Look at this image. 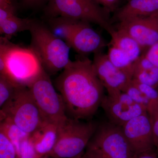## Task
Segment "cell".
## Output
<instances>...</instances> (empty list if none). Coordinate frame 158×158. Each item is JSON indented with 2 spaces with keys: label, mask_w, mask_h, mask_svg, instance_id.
<instances>
[{
  "label": "cell",
  "mask_w": 158,
  "mask_h": 158,
  "mask_svg": "<svg viewBox=\"0 0 158 158\" xmlns=\"http://www.w3.org/2000/svg\"><path fill=\"white\" fill-rule=\"evenodd\" d=\"M55 85L64 102L67 116L75 119L92 118L105 96L93 61L86 56L71 61L55 80Z\"/></svg>",
  "instance_id": "1"
},
{
  "label": "cell",
  "mask_w": 158,
  "mask_h": 158,
  "mask_svg": "<svg viewBox=\"0 0 158 158\" xmlns=\"http://www.w3.org/2000/svg\"><path fill=\"white\" fill-rule=\"evenodd\" d=\"M40 60L31 48L14 44L0 38V75L17 86L27 87L44 70Z\"/></svg>",
  "instance_id": "2"
},
{
  "label": "cell",
  "mask_w": 158,
  "mask_h": 158,
  "mask_svg": "<svg viewBox=\"0 0 158 158\" xmlns=\"http://www.w3.org/2000/svg\"><path fill=\"white\" fill-rule=\"evenodd\" d=\"M49 28L80 56L103 51L108 46L90 23L63 17L48 19Z\"/></svg>",
  "instance_id": "3"
},
{
  "label": "cell",
  "mask_w": 158,
  "mask_h": 158,
  "mask_svg": "<svg viewBox=\"0 0 158 158\" xmlns=\"http://www.w3.org/2000/svg\"><path fill=\"white\" fill-rule=\"evenodd\" d=\"M30 47L39 58L49 75L62 71L69 64L70 48L42 23L36 21L30 30Z\"/></svg>",
  "instance_id": "4"
},
{
  "label": "cell",
  "mask_w": 158,
  "mask_h": 158,
  "mask_svg": "<svg viewBox=\"0 0 158 158\" xmlns=\"http://www.w3.org/2000/svg\"><path fill=\"white\" fill-rule=\"evenodd\" d=\"M98 123L68 117L59 126L56 145L50 154L52 158H73L85 152Z\"/></svg>",
  "instance_id": "5"
},
{
  "label": "cell",
  "mask_w": 158,
  "mask_h": 158,
  "mask_svg": "<svg viewBox=\"0 0 158 158\" xmlns=\"http://www.w3.org/2000/svg\"><path fill=\"white\" fill-rule=\"evenodd\" d=\"M132 154L121 127L108 121L98 124L84 156L85 158H131Z\"/></svg>",
  "instance_id": "6"
},
{
  "label": "cell",
  "mask_w": 158,
  "mask_h": 158,
  "mask_svg": "<svg viewBox=\"0 0 158 158\" xmlns=\"http://www.w3.org/2000/svg\"><path fill=\"white\" fill-rule=\"evenodd\" d=\"M45 13L48 19L61 16L93 23L108 33L114 28L108 12L95 0H49Z\"/></svg>",
  "instance_id": "7"
},
{
  "label": "cell",
  "mask_w": 158,
  "mask_h": 158,
  "mask_svg": "<svg viewBox=\"0 0 158 158\" xmlns=\"http://www.w3.org/2000/svg\"><path fill=\"white\" fill-rule=\"evenodd\" d=\"M0 113L1 121L9 118L20 128L31 135L44 121L27 86H18L14 96L1 109Z\"/></svg>",
  "instance_id": "8"
},
{
  "label": "cell",
  "mask_w": 158,
  "mask_h": 158,
  "mask_svg": "<svg viewBox=\"0 0 158 158\" xmlns=\"http://www.w3.org/2000/svg\"><path fill=\"white\" fill-rule=\"evenodd\" d=\"M27 87L44 121L60 124L68 118L62 97L44 69Z\"/></svg>",
  "instance_id": "9"
},
{
  "label": "cell",
  "mask_w": 158,
  "mask_h": 158,
  "mask_svg": "<svg viewBox=\"0 0 158 158\" xmlns=\"http://www.w3.org/2000/svg\"><path fill=\"white\" fill-rule=\"evenodd\" d=\"M101 106L109 121L122 127L127 122L148 112L147 109L138 104L124 92L115 96H105Z\"/></svg>",
  "instance_id": "10"
},
{
  "label": "cell",
  "mask_w": 158,
  "mask_h": 158,
  "mask_svg": "<svg viewBox=\"0 0 158 158\" xmlns=\"http://www.w3.org/2000/svg\"><path fill=\"white\" fill-rule=\"evenodd\" d=\"M115 28L135 40L144 52L158 42V14L123 20L118 22Z\"/></svg>",
  "instance_id": "11"
},
{
  "label": "cell",
  "mask_w": 158,
  "mask_h": 158,
  "mask_svg": "<svg viewBox=\"0 0 158 158\" xmlns=\"http://www.w3.org/2000/svg\"><path fill=\"white\" fill-rule=\"evenodd\" d=\"M121 127L133 153L155 149L148 112L131 119Z\"/></svg>",
  "instance_id": "12"
},
{
  "label": "cell",
  "mask_w": 158,
  "mask_h": 158,
  "mask_svg": "<svg viewBox=\"0 0 158 158\" xmlns=\"http://www.w3.org/2000/svg\"><path fill=\"white\" fill-rule=\"evenodd\" d=\"M92 61L97 75L109 96H115L123 92L132 79L116 68L103 51L94 54Z\"/></svg>",
  "instance_id": "13"
},
{
  "label": "cell",
  "mask_w": 158,
  "mask_h": 158,
  "mask_svg": "<svg viewBox=\"0 0 158 158\" xmlns=\"http://www.w3.org/2000/svg\"><path fill=\"white\" fill-rule=\"evenodd\" d=\"M58 123L44 121L31 134V142L37 152L42 156H49L53 149L59 135Z\"/></svg>",
  "instance_id": "14"
},
{
  "label": "cell",
  "mask_w": 158,
  "mask_h": 158,
  "mask_svg": "<svg viewBox=\"0 0 158 158\" xmlns=\"http://www.w3.org/2000/svg\"><path fill=\"white\" fill-rule=\"evenodd\" d=\"M118 22L131 18L145 17L158 14V0H128L116 11Z\"/></svg>",
  "instance_id": "15"
},
{
  "label": "cell",
  "mask_w": 158,
  "mask_h": 158,
  "mask_svg": "<svg viewBox=\"0 0 158 158\" xmlns=\"http://www.w3.org/2000/svg\"><path fill=\"white\" fill-rule=\"evenodd\" d=\"M111 40L109 45L119 48L135 62L144 53L142 48L137 41L124 31L114 27L109 33Z\"/></svg>",
  "instance_id": "16"
},
{
  "label": "cell",
  "mask_w": 158,
  "mask_h": 158,
  "mask_svg": "<svg viewBox=\"0 0 158 158\" xmlns=\"http://www.w3.org/2000/svg\"><path fill=\"white\" fill-rule=\"evenodd\" d=\"M133 79L158 89V68L146 58L144 53L135 62Z\"/></svg>",
  "instance_id": "17"
},
{
  "label": "cell",
  "mask_w": 158,
  "mask_h": 158,
  "mask_svg": "<svg viewBox=\"0 0 158 158\" xmlns=\"http://www.w3.org/2000/svg\"><path fill=\"white\" fill-rule=\"evenodd\" d=\"M36 21L32 19L20 18L16 15H14L0 23V33L10 40L17 33L30 31Z\"/></svg>",
  "instance_id": "18"
},
{
  "label": "cell",
  "mask_w": 158,
  "mask_h": 158,
  "mask_svg": "<svg viewBox=\"0 0 158 158\" xmlns=\"http://www.w3.org/2000/svg\"><path fill=\"white\" fill-rule=\"evenodd\" d=\"M107 55L110 62L125 73L133 79L135 69V62L130 57L119 48L114 46L109 45Z\"/></svg>",
  "instance_id": "19"
},
{
  "label": "cell",
  "mask_w": 158,
  "mask_h": 158,
  "mask_svg": "<svg viewBox=\"0 0 158 158\" xmlns=\"http://www.w3.org/2000/svg\"><path fill=\"white\" fill-rule=\"evenodd\" d=\"M0 131L2 132L10 139L16 149L21 141L31 136V135L18 127L9 118H5L1 121Z\"/></svg>",
  "instance_id": "20"
},
{
  "label": "cell",
  "mask_w": 158,
  "mask_h": 158,
  "mask_svg": "<svg viewBox=\"0 0 158 158\" xmlns=\"http://www.w3.org/2000/svg\"><path fill=\"white\" fill-rule=\"evenodd\" d=\"M17 86L7 77L0 75V109L11 100Z\"/></svg>",
  "instance_id": "21"
},
{
  "label": "cell",
  "mask_w": 158,
  "mask_h": 158,
  "mask_svg": "<svg viewBox=\"0 0 158 158\" xmlns=\"http://www.w3.org/2000/svg\"><path fill=\"white\" fill-rule=\"evenodd\" d=\"M132 80L129 82L123 92L127 94L134 102L143 106L148 110L152 102L133 83Z\"/></svg>",
  "instance_id": "22"
},
{
  "label": "cell",
  "mask_w": 158,
  "mask_h": 158,
  "mask_svg": "<svg viewBox=\"0 0 158 158\" xmlns=\"http://www.w3.org/2000/svg\"><path fill=\"white\" fill-rule=\"evenodd\" d=\"M30 137L23 139L20 142L16 149L19 158H50L49 157L42 156L37 152L31 142Z\"/></svg>",
  "instance_id": "23"
},
{
  "label": "cell",
  "mask_w": 158,
  "mask_h": 158,
  "mask_svg": "<svg viewBox=\"0 0 158 158\" xmlns=\"http://www.w3.org/2000/svg\"><path fill=\"white\" fill-rule=\"evenodd\" d=\"M0 158H19L12 142L0 131Z\"/></svg>",
  "instance_id": "24"
},
{
  "label": "cell",
  "mask_w": 158,
  "mask_h": 158,
  "mask_svg": "<svg viewBox=\"0 0 158 158\" xmlns=\"http://www.w3.org/2000/svg\"><path fill=\"white\" fill-rule=\"evenodd\" d=\"M152 126L155 148L158 154V105L152 104L148 110Z\"/></svg>",
  "instance_id": "25"
},
{
  "label": "cell",
  "mask_w": 158,
  "mask_h": 158,
  "mask_svg": "<svg viewBox=\"0 0 158 158\" xmlns=\"http://www.w3.org/2000/svg\"><path fill=\"white\" fill-rule=\"evenodd\" d=\"M133 83L149 99L152 104L158 105V90L150 85L142 84L132 79Z\"/></svg>",
  "instance_id": "26"
},
{
  "label": "cell",
  "mask_w": 158,
  "mask_h": 158,
  "mask_svg": "<svg viewBox=\"0 0 158 158\" xmlns=\"http://www.w3.org/2000/svg\"><path fill=\"white\" fill-rule=\"evenodd\" d=\"M108 13L114 12L118 9L120 0H95Z\"/></svg>",
  "instance_id": "27"
},
{
  "label": "cell",
  "mask_w": 158,
  "mask_h": 158,
  "mask_svg": "<svg viewBox=\"0 0 158 158\" xmlns=\"http://www.w3.org/2000/svg\"><path fill=\"white\" fill-rule=\"evenodd\" d=\"M145 56L158 68V42L144 52Z\"/></svg>",
  "instance_id": "28"
},
{
  "label": "cell",
  "mask_w": 158,
  "mask_h": 158,
  "mask_svg": "<svg viewBox=\"0 0 158 158\" xmlns=\"http://www.w3.org/2000/svg\"><path fill=\"white\" fill-rule=\"evenodd\" d=\"M131 158H158V154L154 149L144 152L132 154Z\"/></svg>",
  "instance_id": "29"
},
{
  "label": "cell",
  "mask_w": 158,
  "mask_h": 158,
  "mask_svg": "<svg viewBox=\"0 0 158 158\" xmlns=\"http://www.w3.org/2000/svg\"><path fill=\"white\" fill-rule=\"evenodd\" d=\"M49 0H23L26 6L29 7H37L40 6L44 3L48 2Z\"/></svg>",
  "instance_id": "30"
},
{
  "label": "cell",
  "mask_w": 158,
  "mask_h": 158,
  "mask_svg": "<svg viewBox=\"0 0 158 158\" xmlns=\"http://www.w3.org/2000/svg\"><path fill=\"white\" fill-rule=\"evenodd\" d=\"M16 5L15 0H0V6Z\"/></svg>",
  "instance_id": "31"
},
{
  "label": "cell",
  "mask_w": 158,
  "mask_h": 158,
  "mask_svg": "<svg viewBox=\"0 0 158 158\" xmlns=\"http://www.w3.org/2000/svg\"><path fill=\"white\" fill-rule=\"evenodd\" d=\"M84 154H83V155H82L79 156L77 157H75V158H85V157H84ZM50 158H52L50 157Z\"/></svg>",
  "instance_id": "32"
}]
</instances>
